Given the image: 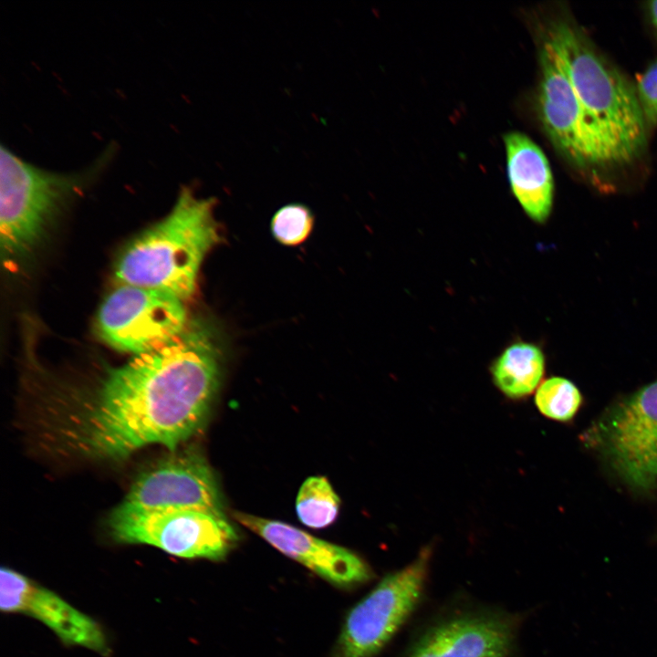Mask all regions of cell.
<instances>
[{
  "instance_id": "cell-1",
  "label": "cell",
  "mask_w": 657,
  "mask_h": 657,
  "mask_svg": "<svg viewBox=\"0 0 657 657\" xmlns=\"http://www.w3.org/2000/svg\"><path fill=\"white\" fill-rule=\"evenodd\" d=\"M222 349L214 326L192 319L165 345L109 369L89 390L53 402L44 437L61 454L119 461L161 444L176 450L203 424Z\"/></svg>"
},
{
  "instance_id": "cell-2",
  "label": "cell",
  "mask_w": 657,
  "mask_h": 657,
  "mask_svg": "<svg viewBox=\"0 0 657 657\" xmlns=\"http://www.w3.org/2000/svg\"><path fill=\"white\" fill-rule=\"evenodd\" d=\"M543 39L556 53L610 166L635 160L645 147L647 125L635 88L569 21H550Z\"/></svg>"
},
{
  "instance_id": "cell-3",
  "label": "cell",
  "mask_w": 657,
  "mask_h": 657,
  "mask_svg": "<svg viewBox=\"0 0 657 657\" xmlns=\"http://www.w3.org/2000/svg\"><path fill=\"white\" fill-rule=\"evenodd\" d=\"M216 200L182 186L171 211L120 254L114 275L120 284L155 288L183 301L197 286L201 265L221 239Z\"/></svg>"
},
{
  "instance_id": "cell-4",
  "label": "cell",
  "mask_w": 657,
  "mask_h": 657,
  "mask_svg": "<svg viewBox=\"0 0 657 657\" xmlns=\"http://www.w3.org/2000/svg\"><path fill=\"white\" fill-rule=\"evenodd\" d=\"M105 151L84 170L59 172L22 159L5 145L0 151V241L2 262L15 266L26 259L70 202L106 168Z\"/></svg>"
},
{
  "instance_id": "cell-5",
  "label": "cell",
  "mask_w": 657,
  "mask_h": 657,
  "mask_svg": "<svg viewBox=\"0 0 657 657\" xmlns=\"http://www.w3.org/2000/svg\"><path fill=\"white\" fill-rule=\"evenodd\" d=\"M107 526L116 542L149 545L185 558L222 560L238 541L225 516L196 509H141L120 504Z\"/></svg>"
},
{
  "instance_id": "cell-6",
  "label": "cell",
  "mask_w": 657,
  "mask_h": 657,
  "mask_svg": "<svg viewBox=\"0 0 657 657\" xmlns=\"http://www.w3.org/2000/svg\"><path fill=\"white\" fill-rule=\"evenodd\" d=\"M433 547H423L401 569L386 575L346 616L332 657H374L419 606L427 583Z\"/></svg>"
},
{
  "instance_id": "cell-7",
  "label": "cell",
  "mask_w": 657,
  "mask_h": 657,
  "mask_svg": "<svg viewBox=\"0 0 657 657\" xmlns=\"http://www.w3.org/2000/svg\"><path fill=\"white\" fill-rule=\"evenodd\" d=\"M189 321L180 297L155 288L120 284L100 305L96 328L110 347L134 356L170 342Z\"/></svg>"
},
{
  "instance_id": "cell-8",
  "label": "cell",
  "mask_w": 657,
  "mask_h": 657,
  "mask_svg": "<svg viewBox=\"0 0 657 657\" xmlns=\"http://www.w3.org/2000/svg\"><path fill=\"white\" fill-rule=\"evenodd\" d=\"M597 432L602 454L628 485L657 486V381L617 404Z\"/></svg>"
},
{
  "instance_id": "cell-9",
  "label": "cell",
  "mask_w": 657,
  "mask_h": 657,
  "mask_svg": "<svg viewBox=\"0 0 657 657\" xmlns=\"http://www.w3.org/2000/svg\"><path fill=\"white\" fill-rule=\"evenodd\" d=\"M522 618L496 608H468L428 625L403 657H511Z\"/></svg>"
},
{
  "instance_id": "cell-10",
  "label": "cell",
  "mask_w": 657,
  "mask_h": 657,
  "mask_svg": "<svg viewBox=\"0 0 657 657\" xmlns=\"http://www.w3.org/2000/svg\"><path fill=\"white\" fill-rule=\"evenodd\" d=\"M538 53L540 78L537 106L548 140L579 168L594 170L610 166L589 128L564 68L545 39Z\"/></svg>"
},
{
  "instance_id": "cell-11",
  "label": "cell",
  "mask_w": 657,
  "mask_h": 657,
  "mask_svg": "<svg viewBox=\"0 0 657 657\" xmlns=\"http://www.w3.org/2000/svg\"><path fill=\"white\" fill-rule=\"evenodd\" d=\"M120 504L141 509H196L225 516L211 467L192 450L172 453L146 468Z\"/></svg>"
},
{
  "instance_id": "cell-12",
  "label": "cell",
  "mask_w": 657,
  "mask_h": 657,
  "mask_svg": "<svg viewBox=\"0 0 657 657\" xmlns=\"http://www.w3.org/2000/svg\"><path fill=\"white\" fill-rule=\"evenodd\" d=\"M0 607L3 612L21 613L41 621L67 645L109 654L106 635L96 620L52 590L5 567L1 568Z\"/></svg>"
},
{
  "instance_id": "cell-13",
  "label": "cell",
  "mask_w": 657,
  "mask_h": 657,
  "mask_svg": "<svg viewBox=\"0 0 657 657\" xmlns=\"http://www.w3.org/2000/svg\"><path fill=\"white\" fill-rule=\"evenodd\" d=\"M234 516L278 551L330 584L349 588L366 583L373 578L367 562L346 548L281 521L243 512H235Z\"/></svg>"
},
{
  "instance_id": "cell-14",
  "label": "cell",
  "mask_w": 657,
  "mask_h": 657,
  "mask_svg": "<svg viewBox=\"0 0 657 657\" xmlns=\"http://www.w3.org/2000/svg\"><path fill=\"white\" fill-rule=\"evenodd\" d=\"M504 141L512 193L532 220L544 223L551 213L554 196L548 161L542 150L521 132L506 133Z\"/></svg>"
},
{
  "instance_id": "cell-15",
  "label": "cell",
  "mask_w": 657,
  "mask_h": 657,
  "mask_svg": "<svg viewBox=\"0 0 657 657\" xmlns=\"http://www.w3.org/2000/svg\"><path fill=\"white\" fill-rule=\"evenodd\" d=\"M492 380L506 398L518 401L529 396L545 372V357L535 344H511L495 360L491 368Z\"/></svg>"
},
{
  "instance_id": "cell-16",
  "label": "cell",
  "mask_w": 657,
  "mask_h": 657,
  "mask_svg": "<svg viewBox=\"0 0 657 657\" xmlns=\"http://www.w3.org/2000/svg\"><path fill=\"white\" fill-rule=\"evenodd\" d=\"M339 498L324 476L308 477L300 486L297 500V515L304 525L323 528L338 516Z\"/></svg>"
},
{
  "instance_id": "cell-17",
  "label": "cell",
  "mask_w": 657,
  "mask_h": 657,
  "mask_svg": "<svg viewBox=\"0 0 657 657\" xmlns=\"http://www.w3.org/2000/svg\"><path fill=\"white\" fill-rule=\"evenodd\" d=\"M581 394L576 385L562 377H551L537 388L535 403L546 417L566 422L570 420L581 403Z\"/></svg>"
},
{
  "instance_id": "cell-18",
  "label": "cell",
  "mask_w": 657,
  "mask_h": 657,
  "mask_svg": "<svg viewBox=\"0 0 657 657\" xmlns=\"http://www.w3.org/2000/svg\"><path fill=\"white\" fill-rule=\"evenodd\" d=\"M313 223L312 213L306 205L289 203L276 212L271 221V230L279 243L297 245L308 237Z\"/></svg>"
},
{
  "instance_id": "cell-19",
  "label": "cell",
  "mask_w": 657,
  "mask_h": 657,
  "mask_svg": "<svg viewBox=\"0 0 657 657\" xmlns=\"http://www.w3.org/2000/svg\"><path fill=\"white\" fill-rule=\"evenodd\" d=\"M635 89L646 124H657V59L641 75Z\"/></svg>"
},
{
  "instance_id": "cell-20",
  "label": "cell",
  "mask_w": 657,
  "mask_h": 657,
  "mask_svg": "<svg viewBox=\"0 0 657 657\" xmlns=\"http://www.w3.org/2000/svg\"><path fill=\"white\" fill-rule=\"evenodd\" d=\"M648 12L654 28L657 30V0L648 4Z\"/></svg>"
}]
</instances>
